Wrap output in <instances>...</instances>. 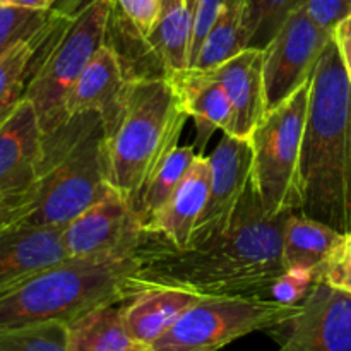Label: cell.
<instances>
[{"mask_svg":"<svg viewBox=\"0 0 351 351\" xmlns=\"http://www.w3.org/2000/svg\"><path fill=\"white\" fill-rule=\"evenodd\" d=\"M266 215L250 182L228 228L219 235L178 250L156 233L141 245L143 290L175 287L201 297H264L287 271L283 230L288 216Z\"/></svg>","mask_w":351,"mask_h":351,"instance_id":"cell-1","label":"cell"},{"mask_svg":"<svg viewBox=\"0 0 351 351\" xmlns=\"http://www.w3.org/2000/svg\"><path fill=\"white\" fill-rule=\"evenodd\" d=\"M298 213L346 235L351 230V77L335 38L311 84L300 158Z\"/></svg>","mask_w":351,"mask_h":351,"instance_id":"cell-2","label":"cell"},{"mask_svg":"<svg viewBox=\"0 0 351 351\" xmlns=\"http://www.w3.org/2000/svg\"><path fill=\"white\" fill-rule=\"evenodd\" d=\"M141 247L132 254L67 259L0 293V329L40 322L72 324L105 305L125 304L143 287Z\"/></svg>","mask_w":351,"mask_h":351,"instance_id":"cell-3","label":"cell"},{"mask_svg":"<svg viewBox=\"0 0 351 351\" xmlns=\"http://www.w3.org/2000/svg\"><path fill=\"white\" fill-rule=\"evenodd\" d=\"M189 115L173 79L137 75L127 84L122 110L105 130L106 182L136 204L161 161L177 147Z\"/></svg>","mask_w":351,"mask_h":351,"instance_id":"cell-4","label":"cell"},{"mask_svg":"<svg viewBox=\"0 0 351 351\" xmlns=\"http://www.w3.org/2000/svg\"><path fill=\"white\" fill-rule=\"evenodd\" d=\"M99 113L72 115L43 136V160L29 211L16 225L64 228L110 191Z\"/></svg>","mask_w":351,"mask_h":351,"instance_id":"cell-5","label":"cell"},{"mask_svg":"<svg viewBox=\"0 0 351 351\" xmlns=\"http://www.w3.org/2000/svg\"><path fill=\"white\" fill-rule=\"evenodd\" d=\"M113 0H96L72 19L55 14L38 48L24 98L34 106L43 136L67 120L69 93L96 51L108 41Z\"/></svg>","mask_w":351,"mask_h":351,"instance_id":"cell-6","label":"cell"},{"mask_svg":"<svg viewBox=\"0 0 351 351\" xmlns=\"http://www.w3.org/2000/svg\"><path fill=\"white\" fill-rule=\"evenodd\" d=\"M312 79L269 110L250 137L252 182L266 215L298 211L302 206L300 158Z\"/></svg>","mask_w":351,"mask_h":351,"instance_id":"cell-7","label":"cell"},{"mask_svg":"<svg viewBox=\"0 0 351 351\" xmlns=\"http://www.w3.org/2000/svg\"><path fill=\"white\" fill-rule=\"evenodd\" d=\"M300 305L266 297H206L151 345L153 351H218L259 331H276L293 321Z\"/></svg>","mask_w":351,"mask_h":351,"instance_id":"cell-8","label":"cell"},{"mask_svg":"<svg viewBox=\"0 0 351 351\" xmlns=\"http://www.w3.org/2000/svg\"><path fill=\"white\" fill-rule=\"evenodd\" d=\"M331 40L332 33L319 26L305 7L287 21L263 50L267 112L287 101L311 81Z\"/></svg>","mask_w":351,"mask_h":351,"instance_id":"cell-9","label":"cell"},{"mask_svg":"<svg viewBox=\"0 0 351 351\" xmlns=\"http://www.w3.org/2000/svg\"><path fill=\"white\" fill-rule=\"evenodd\" d=\"M134 202L110 189L62 228L69 259H95L139 250L147 237Z\"/></svg>","mask_w":351,"mask_h":351,"instance_id":"cell-10","label":"cell"},{"mask_svg":"<svg viewBox=\"0 0 351 351\" xmlns=\"http://www.w3.org/2000/svg\"><path fill=\"white\" fill-rule=\"evenodd\" d=\"M211 180L206 209L194 233L191 247L225 232L252 182L254 153L249 139L223 134L209 154Z\"/></svg>","mask_w":351,"mask_h":351,"instance_id":"cell-11","label":"cell"},{"mask_svg":"<svg viewBox=\"0 0 351 351\" xmlns=\"http://www.w3.org/2000/svg\"><path fill=\"white\" fill-rule=\"evenodd\" d=\"M283 328L285 351H351V295L317 281Z\"/></svg>","mask_w":351,"mask_h":351,"instance_id":"cell-12","label":"cell"},{"mask_svg":"<svg viewBox=\"0 0 351 351\" xmlns=\"http://www.w3.org/2000/svg\"><path fill=\"white\" fill-rule=\"evenodd\" d=\"M43 130L34 106L23 99L0 125V192L29 191L40 178Z\"/></svg>","mask_w":351,"mask_h":351,"instance_id":"cell-13","label":"cell"},{"mask_svg":"<svg viewBox=\"0 0 351 351\" xmlns=\"http://www.w3.org/2000/svg\"><path fill=\"white\" fill-rule=\"evenodd\" d=\"M130 75L119 51L106 41L69 93L65 103L67 119L84 112H96L103 119L105 130L115 123Z\"/></svg>","mask_w":351,"mask_h":351,"instance_id":"cell-14","label":"cell"},{"mask_svg":"<svg viewBox=\"0 0 351 351\" xmlns=\"http://www.w3.org/2000/svg\"><path fill=\"white\" fill-rule=\"evenodd\" d=\"M67 259L62 228L10 226L0 235V293Z\"/></svg>","mask_w":351,"mask_h":351,"instance_id":"cell-15","label":"cell"},{"mask_svg":"<svg viewBox=\"0 0 351 351\" xmlns=\"http://www.w3.org/2000/svg\"><path fill=\"white\" fill-rule=\"evenodd\" d=\"M209 71L218 79L232 103V136L250 141L267 113L264 51L257 48H245Z\"/></svg>","mask_w":351,"mask_h":351,"instance_id":"cell-16","label":"cell"},{"mask_svg":"<svg viewBox=\"0 0 351 351\" xmlns=\"http://www.w3.org/2000/svg\"><path fill=\"white\" fill-rule=\"evenodd\" d=\"M209 180V156L197 153L170 199L147 223L146 232L160 235L173 249H189L208 202Z\"/></svg>","mask_w":351,"mask_h":351,"instance_id":"cell-17","label":"cell"},{"mask_svg":"<svg viewBox=\"0 0 351 351\" xmlns=\"http://www.w3.org/2000/svg\"><path fill=\"white\" fill-rule=\"evenodd\" d=\"M187 115L194 120L197 153H202L216 130L233 134V108L225 89L211 71L187 69L171 75Z\"/></svg>","mask_w":351,"mask_h":351,"instance_id":"cell-18","label":"cell"},{"mask_svg":"<svg viewBox=\"0 0 351 351\" xmlns=\"http://www.w3.org/2000/svg\"><path fill=\"white\" fill-rule=\"evenodd\" d=\"M202 298L175 287L149 288L122 304L123 322L134 339L151 346Z\"/></svg>","mask_w":351,"mask_h":351,"instance_id":"cell-19","label":"cell"},{"mask_svg":"<svg viewBox=\"0 0 351 351\" xmlns=\"http://www.w3.org/2000/svg\"><path fill=\"white\" fill-rule=\"evenodd\" d=\"M345 235L332 226L293 211L283 230V261L287 267L317 273L338 256Z\"/></svg>","mask_w":351,"mask_h":351,"instance_id":"cell-20","label":"cell"},{"mask_svg":"<svg viewBox=\"0 0 351 351\" xmlns=\"http://www.w3.org/2000/svg\"><path fill=\"white\" fill-rule=\"evenodd\" d=\"M249 0H225L191 69L209 71L249 48Z\"/></svg>","mask_w":351,"mask_h":351,"instance_id":"cell-21","label":"cell"},{"mask_svg":"<svg viewBox=\"0 0 351 351\" xmlns=\"http://www.w3.org/2000/svg\"><path fill=\"white\" fill-rule=\"evenodd\" d=\"M69 351H153L130 336L122 304L105 305L69 324Z\"/></svg>","mask_w":351,"mask_h":351,"instance_id":"cell-22","label":"cell"},{"mask_svg":"<svg viewBox=\"0 0 351 351\" xmlns=\"http://www.w3.org/2000/svg\"><path fill=\"white\" fill-rule=\"evenodd\" d=\"M53 19L55 14L50 24L40 34L29 38V40L19 41L0 57V125L23 103L31 69H33L34 55H36L40 45L43 43L47 33L50 31Z\"/></svg>","mask_w":351,"mask_h":351,"instance_id":"cell-23","label":"cell"},{"mask_svg":"<svg viewBox=\"0 0 351 351\" xmlns=\"http://www.w3.org/2000/svg\"><path fill=\"white\" fill-rule=\"evenodd\" d=\"M195 156H197V149L194 147V144L192 146H177L154 170L136 202L137 213L143 219L144 228L153 219V216L163 208L165 202L170 199V195L173 194V191L178 187L182 178L191 168Z\"/></svg>","mask_w":351,"mask_h":351,"instance_id":"cell-24","label":"cell"},{"mask_svg":"<svg viewBox=\"0 0 351 351\" xmlns=\"http://www.w3.org/2000/svg\"><path fill=\"white\" fill-rule=\"evenodd\" d=\"M0 351H69V326L40 322L0 329Z\"/></svg>","mask_w":351,"mask_h":351,"instance_id":"cell-25","label":"cell"},{"mask_svg":"<svg viewBox=\"0 0 351 351\" xmlns=\"http://www.w3.org/2000/svg\"><path fill=\"white\" fill-rule=\"evenodd\" d=\"M307 0H249V48L264 50Z\"/></svg>","mask_w":351,"mask_h":351,"instance_id":"cell-26","label":"cell"},{"mask_svg":"<svg viewBox=\"0 0 351 351\" xmlns=\"http://www.w3.org/2000/svg\"><path fill=\"white\" fill-rule=\"evenodd\" d=\"M51 10H33L0 3V57L23 40L40 34L50 24Z\"/></svg>","mask_w":351,"mask_h":351,"instance_id":"cell-27","label":"cell"},{"mask_svg":"<svg viewBox=\"0 0 351 351\" xmlns=\"http://www.w3.org/2000/svg\"><path fill=\"white\" fill-rule=\"evenodd\" d=\"M315 283L317 280L312 271L287 267V271L274 281L267 295L280 304L300 305Z\"/></svg>","mask_w":351,"mask_h":351,"instance_id":"cell-28","label":"cell"},{"mask_svg":"<svg viewBox=\"0 0 351 351\" xmlns=\"http://www.w3.org/2000/svg\"><path fill=\"white\" fill-rule=\"evenodd\" d=\"M117 10L130 26L149 43V38L160 21L161 0H113ZM151 48V47H149Z\"/></svg>","mask_w":351,"mask_h":351,"instance_id":"cell-29","label":"cell"},{"mask_svg":"<svg viewBox=\"0 0 351 351\" xmlns=\"http://www.w3.org/2000/svg\"><path fill=\"white\" fill-rule=\"evenodd\" d=\"M305 10L319 26L332 33L351 12V0H307Z\"/></svg>","mask_w":351,"mask_h":351,"instance_id":"cell-30","label":"cell"},{"mask_svg":"<svg viewBox=\"0 0 351 351\" xmlns=\"http://www.w3.org/2000/svg\"><path fill=\"white\" fill-rule=\"evenodd\" d=\"M34 187L29 191L0 192V235L7 228L19 223V219L33 206Z\"/></svg>","mask_w":351,"mask_h":351,"instance_id":"cell-31","label":"cell"},{"mask_svg":"<svg viewBox=\"0 0 351 351\" xmlns=\"http://www.w3.org/2000/svg\"><path fill=\"white\" fill-rule=\"evenodd\" d=\"M317 281L351 295V257L339 256V254L332 257L317 273Z\"/></svg>","mask_w":351,"mask_h":351,"instance_id":"cell-32","label":"cell"},{"mask_svg":"<svg viewBox=\"0 0 351 351\" xmlns=\"http://www.w3.org/2000/svg\"><path fill=\"white\" fill-rule=\"evenodd\" d=\"M332 38H335L336 45H338L339 53H341L345 67L351 77V12L335 27Z\"/></svg>","mask_w":351,"mask_h":351,"instance_id":"cell-33","label":"cell"},{"mask_svg":"<svg viewBox=\"0 0 351 351\" xmlns=\"http://www.w3.org/2000/svg\"><path fill=\"white\" fill-rule=\"evenodd\" d=\"M95 2L96 0H55L51 12L60 17H65V19H72V17L81 14L86 7H89Z\"/></svg>","mask_w":351,"mask_h":351,"instance_id":"cell-34","label":"cell"},{"mask_svg":"<svg viewBox=\"0 0 351 351\" xmlns=\"http://www.w3.org/2000/svg\"><path fill=\"white\" fill-rule=\"evenodd\" d=\"M2 5H16L33 10H51L55 0H0Z\"/></svg>","mask_w":351,"mask_h":351,"instance_id":"cell-35","label":"cell"},{"mask_svg":"<svg viewBox=\"0 0 351 351\" xmlns=\"http://www.w3.org/2000/svg\"><path fill=\"white\" fill-rule=\"evenodd\" d=\"M339 256H345V257H351V230L345 235V240H343V245L339 249Z\"/></svg>","mask_w":351,"mask_h":351,"instance_id":"cell-36","label":"cell"},{"mask_svg":"<svg viewBox=\"0 0 351 351\" xmlns=\"http://www.w3.org/2000/svg\"><path fill=\"white\" fill-rule=\"evenodd\" d=\"M191 3H192V5H194V7H197V0H191Z\"/></svg>","mask_w":351,"mask_h":351,"instance_id":"cell-37","label":"cell"},{"mask_svg":"<svg viewBox=\"0 0 351 351\" xmlns=\"http://www.w3.org/2000/svg\"><path fill=\"white\" fill-rule=\"evenodd\" d=\"M280 351H285V350H283V348H280Z\"/></svg>","mask_w":351,"mask_h":351,"instance_id":"cell-38","label":"cell"}]
</instances>
